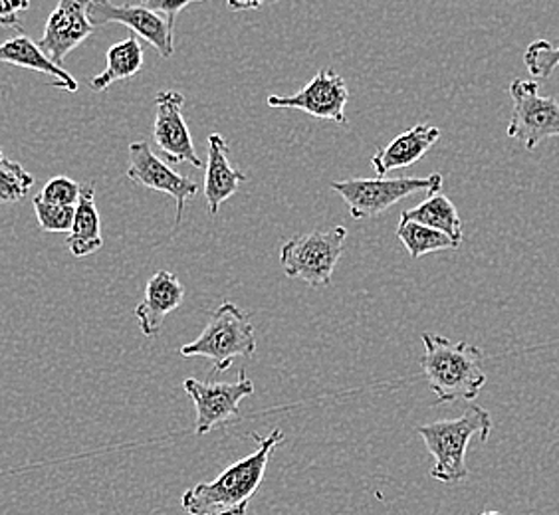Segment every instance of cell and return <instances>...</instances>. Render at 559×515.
Here are the masks:
<instances>
[{
	"label": "cell",
	"mask_w": 559,
	"mask_h": 515,
	"mask_svg": "<svg viewBox=\"0 0 559 515\" xmlns=\"http://www.w3.org/2000/svg\"><path fill=\"white\" fill-rule=\"evenodd\" d=\"M259 448L235 462L218 474L213 482L197 483L181 498V507L189 515H247L250 500L264 482L272 452L286 439L280 429L270 432L266 439L252 434Z\"/></svg>",
	"instance_id": "6da1fadb"
},
{
	"label": "cell",
	"mask_w": 559,
	"mask_h": 515,
	"mask_svg": "<svg viewBox=\"0 0 559 515\" xmlns=\"http://www.w3.org/2000/svg\"><path fill=\"white\" fill-rule=\"evenodd\" d=\"M423 373L437 403L474 400L486 385L485 355L476 345L423 333Z\"/></svg>",
	"instance_id": "7a4b0ae2"
},
{
	"label": "cell",
	"mask_w": 559,
	"mask_h": 515,
	"mask_svg": "<svg viewBox=\"0 0 559 515\" xmlns=\"http://www.w3.org/2000/svg\"><path fill=\"white\" fill-rule=\"evenodd\" d=\"M427 451L435 458L430 478L442 483H459L471 476L466 466V451L473 436L486 444L492 432V417L486 408L471 405L463 417L437 420L417 429Z\"/></svg>",
	"instance_id": "3957f363"
},
{
	"label": "cell",
	"mask_w": 559,
	"mask_h": 515,
	"mask_svg": "<svg viewBox=\"0 0 559 515\" xmlns=\"http://www.w3.org/2000/svg\"><path fill=\"white\" fill-rule=\"evenodd\" d=\"M254 354H257L254 327L248 320L247 312H242L233 301L221 303L211 315L203 333L194 339L193 344L181 347L183 357L209 359L213 366L211 375L228 371L237 357H252Z\"/></svg>",
	"instance_id": "277c9868"
},
{
	"label": "cell",
	"mask_w": 559,
	"mask_h": 515,
	"mask_svg": "<svg viewBox=\"0 0 559 515\" xmlns=\"http://www.w3.org/2000/svg\"><path fill=\"white\" fill-rule=\"evenodd\" d=\"M345 238V226L292 237L280 250V266L288 278L301 279L312 288L330 286L344 256Z\"/></svg>",
	"instance_id": "5b68a950"
},
{
	"label": "cell",
	"mask_w": 559,
	"mask_h": 515,
	"mask_svg": "<svg viewBox=\"0 0 559 515\" xmlns=\"http://www.w3.org/2000/svg\"><path fill=\"white\" fill-rule=\"evenodd\" d=\"M441 187L442 175L439 172H432L425 179L377 177V179H347V181L332 183V189L344 199L349 208V215L354 216L355 220L376 218L413 194L439 193Z\"/></svg>",
	"instance_id": "8992f818"
},
{
	"label": "cell",
	"mask_w": 559,
	"mask_h": 515,
	"mask_svg": "<svg viewBox=\"0 0 559 515\" xmlns=\"http://www.w3.org/2000/svg\"><path fill=\"white\" fill-rule=\"evenodd\" d=\"M514 111L508 125V137L534 151L548 137H559V101L539 94L538 80H512L508 87Z\"/></svg>",
	"instance_id": "52a82bcc"
},
{
	"label": "cell",
	"mask_w": 559,
	"mask_h": 515,
	"mask_svg": "<svg viewBox=\"0 0 559 515\" xmlns=\"http://www.w3.org/2000/svg\"><path fill=\"white\" fill-rule=\"evenodd\" d=\"M185 393L194 405V434L205 436L211 430L221 429L240 415V403L254 395V383L247 371L238 373L237 381L211 383L185 379Z\"/></svg>",
	"instance_id": "ba28073f"
},
{
	"label": "cell",
	"mask_w": 559,
	"mask_h": 515,
	"mask_svg": "<svg viewBox=\"0 0 559 515\" xmlns=\"http://www.w3.org/2000/svg\"><path fill=\"white\" fill-rule=\"evenodd\" d=\"M128 179L131 183L141 184V187L151 189V191L169 194L177 204L175 226L181 225L185 206L201 191L199 184L191 181L189 177L173 171L167 163L159 159L151 151L147 141H133L131 143Z\"/></svg>",
	"instance_id": "9c48e42d"
},
{
	"label": "cell",
	"mask_w": 559,
	"mask_h": 515,
	"mask_svg": "<svg viewBox=\"0 0 559 515\" xmlns=\"http://www.w3.org/2000/svg\"><path fill=\"white\" fill-rule=\"evenodd\" d=\"M349 92L345 80L332 68L320 70L312 80L294 96H269L266 104L276 109H300L318 119H330L340 125H347L345 106Z\"/></svg>",
	"instance_id": "30bf717a"
},
{
	"label": "cell",
	"mask_w": 559,
	"mask_h": 515,
	"mask_svg": "<svg viewBox=\"0 0 559 515\" xmlns=\"http://www.w3.org/2000/svg\"><path fill=\"white\" fill-rule=\"evenodd\" d=\"M90 21L99 28L106 24H123L141 36L159 52L162 58H171L173 28L157 12L143 4H114L111 0H90Z\"/></svg>",
	"instance_id": "8fae6325"
},
{
	"label": "cell",
	"mask_w": 559,
	"mask_h": 515,
	"mask_svg": "<svg viewBox=\"0 0 559 515\" xmlns=\"http://www.w3.org/2000/svg\"><path fill=\"white\" fill-rule=\"evenodd\" d=\"M185 96L181 92H159L155 97L153 140L169 163H189L197 169L203 167L194 151L193 137L183 118Z\"/></svg>",
	"instance_id": "7c38bea8"
},
{
	"label": "cell",
	"mask_w": 559,
	"mask_h": 515,
	"mask_svg": "<svg viewBox=\"0 0 559 515\" xmlns=\"http://www.w3.org/2000/svg\"><path fill=\"white\" fill-rule=\"evenodd\" d=\"M87 11L90 0H58V7L48 16L38 46L56 64H64L66 56L96 33Z\"/></svg>",
	"instance_id": "4fadbf2b"
},
{
	"label": "cell",
	"mask_w": 559,
	"mask_h": 515,
	"mask_svg": "<svg viewBox=\"0 0 559 515\" xmlns=\"http://www.w3.org/2000/svg\"><path fill=\"white\" fill-rule=\"evenodd\" d=\"M185 301V286L169 270H159L151 276L143 301L135 308V318L145 337H155L163 323Z\"/></svg>",
	"instance_id": "5bb4252c"
},
{
	"label": "cell",
	"mask_w": 559,
	"mask_h": 515,
	"mask_svg": "<svg viewBox=\"0 0 559 515\" xmlns=\"http://www.w3.org/2000/svg\"><path fill=\"white\" fill-rule=\"evenodd\" d=\"M228 151H230L228 141L221 133L209 135V155H206L203 194H205L211 216L218 215L221 204L228 201L233 194H237L238 187L248 181L245 172L238 171L230 165Z\"/></svg>",
	"instance_id": "9a60e30c"
},
{
	"label": "cell",
	"mask_w": 559,
	"mask_h": 515,
	"mask_svg": "<svg viewBox=\"0 0 559 515\" xmlns=\"http://www.w3.org/2000/svg\"><path fill=\"white\" fill-rule=\"evenodd\" d=\"M439 140H441V129L435 125H423V123L401 133L389 143L388 147L377 149L376 155L371 157L377 177H385L388 172L415 165Z\"/></svg>",
	"instance_id": "2e32d148"
},
{
	"label": "cell",
	"mask_w": 559,
	"mask_h": 515,
	"mask_svg": "<svg viewBox=\"0 0 559 515\" xmlns=\"http://www.w3.org/2000/svg\"><path fill=\"white\" fill-rule=\"evenodd\" d=\"M0 62L40 72V74L52 77V86L58 87V89L78 92V82H75L74 75L64 70L62 65L52 62L48 56L44 55L38 43H33L24 34H19L11 40L0 44Z\"/></svg>",
	"instance_id": "e0dca14e"
},
{
	"label": "cell",
	"mask_w": 559,
	"mask_h": 515,
	"mask_svg": "<svg viewBox=\"0 0 559 515\" xmlns=\"http://www.w3.org/2000/svg\"><path fill=\"white\" fill-rule=\"evenodd\" d=\"M66 247L74 258H86L104 247L102 220L96 206L94 184H84L75 204L74 225L68 232Z\"/></svg>",
	"instance_id": "ac0fdd59"
},
{
	"label": "cell",
	"mask_w": 559,
	"mask_h": 515,
	"mask_svg": "<svg viewBox=\"0 0 559 515\" xmlns=\"http://www.w3.org/2000/svg\"><path fill=\"white\" fill-rule=\"evenodd\" d=\"M143 58H145V50L138 40V36L131 34L130 38L109 46L106 55V70L90 80V87L94 92H106L119 80H130L133 75L140 74Z\"/></svg>",
	"instance_id": "d6986e66"
},
{
	"label": "cell",
	"mask_w": 559,
	"mask_h": 515,
	"mask_svg": "<svg viewBox=\"0 0 559 515\" xmlns=\"http://www.w3.org/2000/svg\"><path fill=\"white\" fill-rule=\"evenodd\" d=\"M401 218L430 226L435 230H441L447 237L452 238L459 247L463 244V220L459 216L456 206L444 194H429V199L423 201L419 206H413L409 211H403Z\"/></svg>",
	"instance_id": "ffe728a7"
},
{
	"label": "cell",
	"mask_w": 559,
	"mask_h": 515,
	"mask_svg": "<svg viewBox=\"0 0 559 515\" xmlns=\"http://www.w3.org/2000/svg\"><path fill=\"white\" fill-rule=\"evenodd\" d=\"M397 238L401 240V244L407 248V252H409V256L413 260L427 256V254H432V252L459 250L461 248L441 230H435L430 226L405 220V218L399 220Z\"/></svg>",
	"instance_id": "44dd1931"
},
{
	"label": "cell",
	"mask_w": 559,
	"mask_h": 515,
	"mask_svg": "<svg viewBox=\"0 0 559 515\" xmlns=\"http://www.w3.org/2000/svg\"><path fill=\"white\" fill-rule=\"evenodd\" d=\"M34 177L12 159L0 161V204L21 203L33 189Z\"/></svg>",
	"instance_id": "7402d4cb"
},
{
	"label": "cell",
	"mask_w": 559,
	"mask_h": 515,
	"mask_svg": "<svg viewBox=\"0 0 559 515\" xmlns=\"http://www.w3.org/2000/svg\"><path fill=\"white\" fill-rule=\"evenodd\" d=\"M34 213L44 232H70L74 225L75 206L52 204L34 196Z\"/></svg>",
	"instance_id": "603a6c76"
},
{
	"label": "cell",
	"mask_w": 559,
	"mask_h": 515,
	"mask_svg": "<svg viewBox=\"0 0 559 515\" xmlns=\"http://www.w3.org/2000/svg\"><path fill=\"white\" fill-rule=\"evenodd\" d=\"M524 64L534 80H546L559 68V46H551L548 40L530 44L524 52Z\"/></svg>",
	"instance_id": "cb8c5ba5"
},
{
	"label": "cell",
	"mask_w": 559,
	"mask_h": 515,
	"mask_svg": "<svg viewBox=\"0 0 559 515\" xmlns=\"http://www.w3.org/2000/svg\"><path fill=\"white\" fill-rule=\"evenodd\" d=\"M82 193V184L75 183L74 179L70 177H55L48 183L44 184L43 191L38 196L46 201V203L64 204V206H75L78 199Z\"/></svg>",
	"instance_id": "d4e9b609"
},
{
	"label": "cell",
	"mask_w": 559,
	"mask_h": 515,
	"mask_svg": "<svg viewBox=\"0 0 559 515\" xmlns=\"http://www.w3.org/2000/svg\"><path fill=\"white\" fill-rule=\"evenodd\" d=\"M33 0H0V28L22 33L21 14L28 11Z\"/></svg>",
	"instance_id": "484cf974"
},
{
	"label": "cell",
	"mask_w": 559,
	"mask_h": 515,
	"mask_svg": "<svg viewBox=\"0 0 559 515\" xmlns=\"http://www.w3.org/2000/svg\"><path fill=\"white\" fill-rule=\"evenodd\" d=\"M193 2H203V0H140V4H143L145 9L162 14L163 19L169 22L171 28L175 19L179 16V12L183 11L185 7L193 4Z\"/></svg>",
	"instance_id": "4316f807"
},
{
	"label": "cell",
	"mask_w": 559,
	"mask_h": 515,
	"mask_svg": "<svg viewBox=\"0 0 559 515\" xmlns=\"http://www.w3.org/2000/svg\"><path fill=\"white\" fill-rule=\"evenodd\" d=\"M278 0H226V7L233 12L257 11L260 7L274 4Z\"/></svg>",
	"instance_id": "83f0119b"
},
{
	"label": "cell",
	"mask_w": 559,
	"mask_h": 515,
	"mask_svg": "<svg viewBox=\"0 0 559 515\" xmlns=\"http://www.w3.org/2000/svg\"><path fill=\"white\" fill-rule=\"evenodd\" d=\"M478 515H502L500 512H485V514H478Z\"/></svg>",
	"instance_id": "f1b7e54d"
},
{
	"label": "cell",
	"mask_w": 559,
	"mask_h": 515,
	"mask_svg": "<svg viewBox=\"0 0 559 515\" xmlns=\"http://www.w3.org/2000/svg\"><path fill=\"white\" fill-rule=\"evenodd\" d=\"M2 159H4V155H2V151H0V161H2Z\"/></svg>",
	"instance_id": "f546056e"
}]
</instances>
